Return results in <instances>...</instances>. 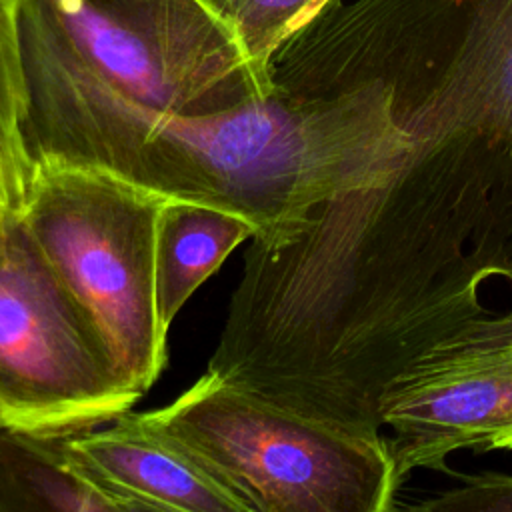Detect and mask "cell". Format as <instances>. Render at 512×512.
Wrapping results in <instances>:
<instances>
[{"label":"cell","instance_id":"30bf717a","mask_svg":"<svg viewBox=\"0 0 512 512\" xmlns=\"http://www.w3.org/2000/svg\"><path fill=\"white\" fill-rule=\"evenodd\" d=\"M254 234L256 226L238 212L176 198L164 202L154 246L156 310L164 332L230 252Z\"/></svg>","mask_w":512,"mask_h":512},{"label":"cell","instance_id":"9a60e30c","mask_svg":"<svg viewBox=\"0 0 512 512\" xmlns=\"http://www.w3.org/2000/svg\"><path fill=\"white\" fill-rule=\"evenodd\" d=\"M0 212H2V210H0Z\"/></svg>","mask_w":512,"mask_h":512},{"label":"cell","instance_id":"3957f363","mask_svg":"<svg viewBox=\"0 0 512 512\" xmlns=\"http://www.w3.org/2000/svg\"><path fill=\"white\" fill-rule=\"evenodd\" d=\"M18 216L84 308L124 382L144 396L168 360L156 310V222L166 196L106 168L36 156Z\"/></svg>","mask_w":512,"mask_h":512},{"label":"cell","instance_id":"ba28073f","mask_svg":"<svg viewBox=\"0 0 512 512\" xmlns=\"http://www.w3.org/2000/svg\"><path fill=\"white\" fill-rule=\"evenodd\" d=\"M406 130L468 132L504 158L512 184V0H468Z\"/></svg>","mask_w":512,"mask_h":512},{"label":"cell","instance_id":"7c38bea8","mask_svg":"<svg viewBox=\"0 0 512 512\" xmlns=\"http://www.w3.org/2000/svg\"><path fill=\"white\" fill-rule=\"evenodd\" d=\"M26 88L12 0H0V210L18 214L26 202L32 156L24 138Z\"/></svg>","mask_w":512,"mask_h":512},{"label":"cell","instance_id":"8992f818","mask_svg":"<svg viewBox=\"0 0 512 512\" xmlns=\"http://www.w3.org/2000/svg\"><path fill=\"white\" fill-rule=\"evenodd\" d=\"M142 396L22 218L0 212V428L68 436L106 424Z\"/></svg>","mask_w":512,"mask_h":512},{"label":"cell","instance_id":"4fadbf2b","mask_svg":"<svg viewBox=\"0 0 512 512\" xmlns=\"http://www.w3.org/2000/svg\"><path fill=\"white\" fill-rule=\"evenodd\" d=\"M232 28L250 60L266 72L274 48L332 0H206Z\"/></svg>","mask_w":512,"mask_h":512},{"label":"cell","instance_id":"8fae6325","mask_svg":"<svg viewBox=\"0 0 512 512\" xmlns=\"http://www.w3.org/2000/svg\"><path fill=\"white\" fill-rule=\"evenodd\" d=\"M122 512L68 456L62 436L0 428V512Z\"/></svg>","mask_w":512,"mask_h":512},{"label":"cell","instance_id":"52a82bcc","mask_svg":"<svg viewBox=\"0 0 512 512\" xmlns=\"http://www.w3.org/2000/svg\"><path fill=\"white\" fill-rule=\"evenodd\" d=\"M380 430L400 482L458 450L512 448V308L488 310L418 354L384 390Z\"/></svg>","mask_w":512,"mask_h":512},{"label":"cell","instance_id":"7a4b0ae2","mask_svg":"<svg viewBox=\"0 0 512 512\" xmlns=\"http://www.w3.org/2000/svg\"><path fill=\"white\" fill-rule=\"evenodd\" d=\"M32 158L106 168L166 198L248 218L256 232L366 184L410 142L394 90L336 96L280 88L208 114L148 108L18 30Z\"/></svg>","mask_w":512,"mask_h":512},{"label":"cell","instance_id":"5bb4252c","mask_svg":"<svg viewBox=\"0 0 512 512\" xmlns=\"http://www.w3.org/2000/svg\"><path fill=\"white\" fill-rule=\"evenodd\" d=\"M426 512H512V474L480 472L462 484L408 506Z\"/></svg>","mask_w":512,"mask_h":512},{"label":"cell","instance_id":"5b68a950","mask_svg":"<svg viewBox=\"0 0 512 512\" xmlns=\"http://www.w3.org/2000/svg\"><path fill=\"white\" fill-rule=\"evenodd\" d=\"M16 26L124 96L162 112H220L270 92L206 0H12Z\"/></svg>","mask_w":512,"mask_h":512},{"label":"cell","instance_id":"6da1fadb","mask_svg":"<svg viewBox=\"0 0 512 512\" xmlns=\"http://www.w3.org/2000/svg\"><path fill=\"white\" fill-rule=\"evenodd\" d=\"M372 180L250 238L206 372L296 416L380 436L388 384L512 280L504 162L468 132L408 130Z\"/></svg>","mask_w":512,"mask_h":512},{"label":"cell","instance_id":"9c48e42d","mask_svg":"<svg viewBox=\"0 0 512 512\" xmlns=\"http://www.w3.org/2000/svg\"><path fill=\"white\" fill-rule=\"evenodd\" d=\"M72 462L122 512H248L196 456L164 432L126 412L96 428L62 436Z\"/></svg>","mask_w":512,"mask_h":512},{"label":"cell","instance_id":"277c9868","mask_svg":"<svg viewBox=\"0 0 512 512\" xmlns=\"http://www.w3.org/2000/svg\"><path fill=\"white\" fill-rule=\"evenodd\" d=\"M226 484L248 512H384L402 486L384 434L338 430L204 372L140 412Z\"/></svg>","mask_w":512,"mask_h":512}]
</instances>
